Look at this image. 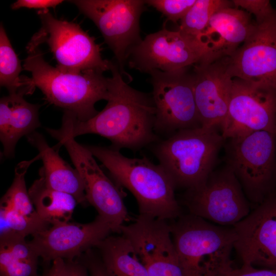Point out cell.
<instances>
[{
    "label": "cell",
    "mask_w": 276,
    "mask_h": 276,
    "mask_svg": "<svg viewBox=\"0 0 276 276\" xmlns=\"http://www.w3.org/2000/svg\"><path fill=\"white\" fill-rule=\"evenodd\" d=\"M111 231L109 223L98 215L92 222L53 225L33 235L29 243L43 261L57 259L74 260L83 252L98 246Z\"/></svg>",
    "instance_id": "cell-17"
},
{
    "label": "cell",
    "mask_w": 276,
    "mask_h": 276,
    "mask_svg": "<svg viewBox=\"0 0 276 276\" xmlns=\"http://www.w3.org/2000/svg\"><path fill=\"white\" fill-rule=\"evenodd\" d=\"M170 224L184 276H222L234 268L233 226L216 225L189 213Z\"/></svg>",
    "instance_id": "cell-4"
},
{
    "label": "cell",
    "mask_w": 276,
    "mask_h": 276,
    "mask_svg": "<svg viewBox=\"0 0 276 276\" xmlns=\"http://www.w3.org/2000/svg\"><path fill=\"white\" fill-rule=\"evenodd\" d=\"M62 0H17L11 5L13 10L21 8L36 9L41 10L48 9L49 8H56L63 3Z\"/></svg>",
    "instance_id": "cell-31"
},
{
    "label": "cell",
    "mask_w": 276,
    "mask_h": 276,
    "mask_svg": "<svg viewBox=\"0 0 276 276\" xmlns=\"http://www.w3.org/2000/svg\"><path fill=\"white\" fill-rule=\"evenodd\" d=\"M225 165L254 208L276 191V134L257 131L225 140Z\"/></svg>",
    "instance_id": "cell-6"
},
{
    "label": "cell",
    "mask_w": 276,
    "mask_h": 276,
    "mask_svg": "<svg viewBox=\"0 0 276 276\" xmlns=\"http://www.w3.org/2000/svg\"><path fill=\"white\" fill-rule=\"evenodd\" d=\"M39 256L25 238H0V276H38Z\"/></svg>",
    "instance_id": "cell-24"
},
{
    "label": "cell",
    "mask_w": 276,
    "mask_h": 276,
    "mask_svg": "<svg viewBox=\"0 0 276 276\" xmlns=\"http://www.w3.org/2000/svg\"><path fill=\"white\" fill-rule=\"evenodd\" d=\"M37 14L42 26L32 38L48 45L59 70L75 74L110 71L113 61L102 58L101 45L78 24L58 19L48 9Z\"/></svg>",
    "instance_id": "cell-7"
},
{
    "label": "cell",
    "mask_w": 276,
    "mask_h": 276,
    "mask_svg": "<svg viewBox=\"0 0 276 276\" xmlns=\"http://www.w3.org/2000/svg\"><path fill=\"white\" fill-rule=\"evenodd\" d=\"M42 276H45V274H44Z\"/></svg>",
    "instance_id": "cell-34"
},
{
    "label": "cell",
    "mask_w": 276,
    "mask_h": 276,
    "mask_svg": "<svg viewBox=\"0 0 276 276\" xmlns=\"http://www.w3.org/2000/svg\"><path fill=\"white\" fill-rule=\"evenodd\" d=\"M182 201L189 214L223 226H233L252 208L226 165L215 169L202 185L186 190Z\"/></svg>",
    "instance_id": "cell-8"
},
{
    "label": "cell",
    "mask_w": 276,
    "mask_h": 276,
    "mask_svg": "<svg viewBox=\"0 0 276 276\" xmlns=\"http://www.w3.org/2000/svg\"><path fill=\"white\" fill-rule=\"evenodd\" d=\"M98 247L109 276H149L132 244L123 235L108 236Z\"/></svg>",
    "instance_id": "cell-22"
},
{
    "label": "cell",
    "mask_w": 276,
    "mask_h": 276,
    "mask_svg": "<svg viewBox=\"0 0 276 276\" xmlns=\"http://www.w3.org/2000/svg\"><path fill=\"white\" fill-rule=\"evenodd\" d=\"M196 0H148L145 3L162 13L173 23H177L186 14Z\"/></svg>",
    "instance_id": "cell-28"
},
{
    "label": "cell",
    "mask_w": 276,
    "mask_h": 276,
    "mask_svg": "<svg viewBox=\"0 0 276 276\" xmlns=\"http://www.w3.org/2000/svg\"><path fill=\"white\" fill-rule=\"evenodd\" d=\"M40 45L32 38L26 47L23 69L31 74V78L25 79L31 91L38 88L49 103L72 113L79 121L95 117L98 113L96 103L109 99L110 78L95 71L62 72L45 60Z\"/></svg>",
    "instance_id": "cell-2"
},
{
    "label": "cell",
    "mask_w": 276,
    "mask_h": 276,
    "mask_svg": "<svg viewBox=\"0 0 276 276\" xmlns=\"http://www.w3.org/2000/svg\"><path fill=\"white\" fill-rule=\"evenodd\" d=\"M87 269L84 264L59 258L53 261L51 268L44 274L45 276H88Z\"/></svg>",
    "instance_id": "cell-30"
},
{
    "label": "cell",
    "mask_w": 276,
    "mask_h": 276,
    "mask_svg": "<svg viewBox=\"0 0 276 276\" xmlns=\"http://www.w3.org/2000/svg\"><path fill=\"white\" fill-rule=\"evenodd\" d=\"M225 142L218 129L201 127L179 130L149 147L175 188L188 190L206 180Z\"/></svg>",
    "instance_id": "cell-5"
},
{
    "label": "cell",
    "mask_w": 276,
    "mask_h": 276,
    "mask_svg": "<svg viewBox=\"0 0 276 276\" xmlns=\"http://www.w3.org/2000/svg\"><path fill=\"white\" fill-rule=\"evenodd\" d=\"M227 62L233 78L276 88V11L263 21H255Z\"/></svg>",
    "instance_id": "cell-15"
},
{
    "label": "cell",
    "mask_w": 276,
    "mask_h": 276,
    "mask_svg": "<svg viewBox=\"0 0 276 276\" xmlns=\"http://www.w3.org/2000/svg\"><path fill=\"white\" fill-rule=\"evenodd\" d=\"M28 142L38 151L42 167L39 174L50 188L73 196L78 203L87 202L82 177L78 170L72 168L59 154V143L49 146L44 136L35 131L26 136Z\"/></svg>",
    "instance_id": "cell-20"
},
{
    "label": "cell",
    "mask_w": 276,
    "mask_h": 276,
    "mask_svg": "<svg viewBox=\"0 0 276 276\" xmlns=\"http://www.w3.org/2000/svg\"><path fill=\"white\" fill-rule=\"evenodd\" d=\"M79 11L91 20L114 54L120 72L130 80L124 70L131 49L142 40L140 19L146 10L142 0H73Z\"/></svg>",
    "instance_id": "cell-9"
},
{
    "label": "cell",
    "mask_w": 276,
    "mask_h": 276,
    "mask_svg": "<svg viewBox=\"0 0 276 276\" xmlns=\"http://www.w3.org/2000/svg\"><path fill=\"white\" fill-rule=\"evenodd\" d=\"M128 239L149 276H184L167 220L139 215L133 223L123 225Z\"/></svg>",
    "instance_id": "cell-14"
},
{
    "label": "cell",
    "mask_w": 276,
    "mask_h": 276,
    "mask_svg": "<svg viewBox=\"0 0 276 276\" xmlns=\"http://www.w3.org/2000/svg\"><path fill=\"white\" fill-rule=\"evenodd\" d=\"M24 95L9 94L0 100V140L6 158L14 157L16 145L21 137L36 131L41 125L40 105L27 102Z\"/></svg>",
    "instance_id": "cell-21"
},
{
    "label": "cell",
    "mask_w": 276,
    "mask_h": 276,
    "mask_svg": "<svg viewBox=\"0 0 276 276\" xmlns=\"http://www.w3.org/2000/svg\"><path fill=\"white\" fill-rule=\"evenodd\" d=\"M110 71V97L102 111L86 121H79L64 111L61 128L50 131L74 138L98 134L109 140L116 149L127 148L134 152L159 140L154 130L156 108L152 94L130 86L117 63L112 62Z\"/></svg>",
    "instance_id": "cell-1"
},
{
    "label": "cell",
    "mask_w": 276,
    "mask_h": 276,
    "mask_svg": "<svg viewBox=\"0 0 276 276\" xmlns=\"http://www.w3.org/2000/svg\"><path fill=\"white\" fill-rule=\"evenodd\" d=\"M233 227L243 264L276 270V191Z\"/></svg>",
    "instance_id": "cell-16"
},
{
    "label": "cell",
    "mask_w": 276,
    "mask_h": 276,
    "mask_svg": "<svg viewBox=\"0 0 276 276\" xmlns=\"http://www.w3.org/2000/svg\"><path fill=\"white\" fill-rule=\"evenodd\" d=\"M220 130L225 140L257 131L276 134V88L233 78Z\"/></svg>",
    "instance_id": "cell-13"
},
{
    "label": "cell",
    "mask_w": 276,
    "mask_h": 276,
    "mask_svg": "<svg viewBox=\"0 0 276 276\" xmlns=\"http://www.w3.org/2000/svg\"><path fill=\"white\" fill-rule=\"evenodd\" d=\"M22 70L21 63L14 51L2 23L0 26V85L5 87L10 95L31 94L25 81L20 77Z\"/></svg>",
    "instance_id": "cell-25"
},
{
    "label": "cell",
    "mask_w": 276,
    "mask_h": 276,
    "mask_svg": "<svg viewBox=\"0 0 276 276\" xmlns=\"http://www.w3.org/2000/svg\"><path fill=\"white\" fill-rule=\"evenodd\" d=\"M86 253L84 264L89 270L90 276H109L102 261L95 257L89 250Z\"/></svg>",
    "instance_id": "cell-33"
},
{
    "label": "cell",
    "mask_w": 276,
    "mask_h": 276,
    "mask_svg": "<svg viewBox=\"0 0 276 276\" xmlns=\"http://www.w3.org/2000/svg\"><path fill=\"white\" fill-rule=\"evenodd\" d=\"M204 56V50L197 39L164 27L132 48L127 62L130 68L149 74L153 70L171 72L190 67Z\"/></svg>",
    "instance_id": "cell-12"
},
{
    "label": "cell",
    "mask_w": 276,
    "mask_h": 276,
    "mask_svg": "<svg viewBox=\"0 0 276 276\" xmlns=\"http://www.w3.org/2000/svg\"><path fill=\"white\" fill-rule=\"evenodd\" d=\"M50 135L63 146L80 174L87 202L93 205L98 215L110 225L111 231L121 234V228L129 219L123 201L122 191L104 173L95 157L74 137L55 133Z\"/></svg>",
    "instance_id": "cell-11"
},
{
    "label": "cell",
    "mask_w": 276,
    "mask_h": 276,
    "mask_svg": "<svg viewBox=\"0 0 276 276\" xmlns=\"http://www.w3.org/2000/svg\"><path fill=\"white\" fill-rule=\"evenodd\" d=\"M189 67L171 72H150L156 108L154 132L166 138L183 129L201 127Z\"/></svg>",
    "instance_id": "cell-10"
},
{
    "label": "cell",
    "mask_w": 276,
    "mask_h": 276,
    "mask_svg": "<svg viewBox=\"0 0 276 276\" xmlns=\"http://www.w3.org/2000/svg\"><path fill=\"white\" fill-rule=\"evenodd\" d=\"M255 22L249 13L234 7L217 11L198 38L205 51L202 62L231 56L251 32Z\"/></svg>",
    "instance_id": "cell-19"
},
{
    "label": "cell",
    "mask_w": 276,
    "mask_h": 276,
    "mask_svg": "<svg viewBox=\"0 0 276 276\" xmlns=\"http://www.w3.org/2000/svg\"><path fill=\"white\" fill-rule=\"evenodd\" d=\"M232 2L234 7H241L250 14H253L256 22L263 21L276 11L268 0H233Z\"/></svg>",
    "instance_id": "cell-29"
},
{
    "label": "cell",
    "mask_w": 276,
    "mask_h": 276,
    "mask_svg": "<svg viewBox=\"0 0 276 276\" xmlns=\"http://www.w3.org/2000/svg\"><path fill=\"white\" fill-rule=\"evenodd\" d=\"M38 159L40 156L38 154L30 160L20 162L16 166L12 183L1 199L0 211L23 216L37 214L27 190L25 176L29 166Z\"/></svg>",
    "instance_id": "cell-26"
},
{
    "label": "cell",
    "mask_w": 276,
    "mask_h": 276,
    "mask_svg": "<svg viewBox=\"0 0 276 276\" xmlns=\"http://www.w3.org/2000/svg\"><path fill=\"white\" fill-rule=\"evenodd\" d=\"M85 146L108 171L115 183L134 196L139 215L167 221L182 215L175 197V187L159 164L146 156L127 157L111 146Z\"/></svg>",
    "instance_id": "cell-3"
},
{
    "label": "cell",
    "mask_w": 276,
    "mask_h": 276,
    "mask_svg": "<svg viewBox=\"0 0 276 276\" xmlns=\"http://www.w3.org/2000/svg\"><path fill=\"white\" fill-rule=\"evenodd\" d=\"M230 7H234L232 1L196 0L180 20L178 30L198 40L214 14L221 9Z\"/></svg>",
    "instance_id": "cell-27"
},
{
    "label": "cell",
    "mask_w": 276,
    "mask_h": 276,
    "mask_svg": "<svg viewBox=\"0 0 276 276\" xmlns=\"http://www.w3.org/2000/svg\"><path fill=\"white\" fill-rule=\"evenodd\" d=\"M193 67V92L201 127L220 129L227 114L233 80L227 57Z\"/></svg>",
    "instance_id": "cell-18"
},
{
    "label": "cell",
    "mask_w": 276,
    "mask_h": 276,
    "mask_svg": "<svg viewBox=\"0 0 276 276\" xmlns=\"http://www.w3.org/2000/svg\"><path fill=\"white\" fill-rule=\"evenodd\" d=\"M222 276H276V270L267 268L259 269L243 264L241 268H233Z\"/></svg>",
    "instance_id": "cell-32"
},
{
    "label": "cell",
    "mask_w": 276,
    "mask_h": 276,
    "mask_svg": "<svg viewBox=\"0 0 276 276\" xmlns=\"http://www.w3.org/2000/svg\"><path fill=\"white\" fill-rule=\"evenodd\" d=\"M28 192L39 216L52 225L68 222L78 203L72 195L48 187L40 176Z\"/></svg>",
    "instance_id": "cell-23"
}]
</instances>
